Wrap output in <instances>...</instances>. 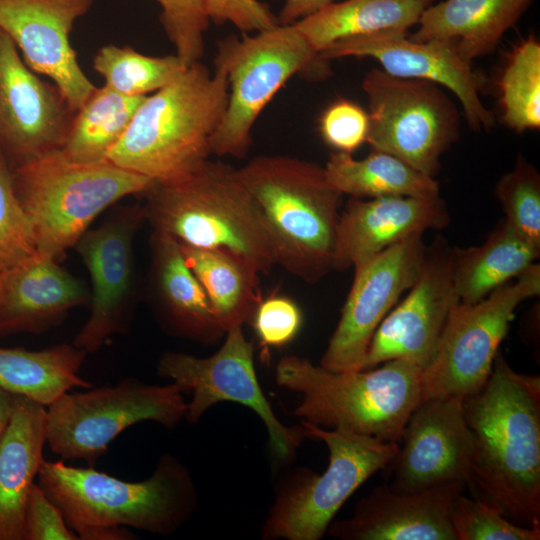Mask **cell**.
Listing matches in <instances>:
<instances>
[{
	"label": "cell",
	"instance_id": "obj_16",
	"mask_svg": "<svg viewBox=\"0 0 540 540\" xmlns=\"http://www.w3.org/2000/svg\"><path fill=\"white\" fill-rule=\"evenodd\" d=\"M451 254L452 247L442 236L426 248L418 278L376 329L360 370L399 358L422 371L431 363L450 312L460 302L452 281Z\"/></svg>",
	"mask_w": 540,
	"mask_h": 540
},
{
	"label": "cell",
	"instance_id": "obj_45",
	"mask_svg": "<svg viewBox=\"0 0 540 540\" xmlns=\"http://www.w3.org/2000/svg\"><path fill=\"white\" fill-rule=\"evenodd\" d=\"M2 273H0V282H1Z\"/></svg>",
	"mask_w": 540,
	"mask_h": 540
},
{
	"label": "cell",
	"instance_id": "obj_35",
	"mask_svg": "<svg viewBox=\"0 0 540 540\" xmlns=\"http://www.w3.org/2000/svg\"><path fill=\"white\" fill-rule=\"evenodd\" d=\"M494 192L504 220L540 248V175L536 167L519 155L513 169L497 181Z\"/></svg>",
	"mask_w": 540,
	"mask_h": 540
},
{
	"label": "cell",
	"instance_id": "obj_42",
	"mask_svg": "<svg viewBox=\"0 0 540 540\" xmlns=\"http://www.w3.org/2000/svg\"><path fill=\"white\" fill-rule=\"evenodd\" d=\"M208 17L217 24L231 23L243 33L278 25L277 17L259 0H204Z\"/></svg>",
	"mask_w": 540,
	"mask_h": 540
},
{
	"label": "cell",
	"instance_id": "obj_3",
	"mask_svg": "<svg viewBox=\"0 0 540 540\" xmlns=\"http://www.w3.org/2000/svg\"><path fill=\"white\" fill-rule=\"evenodd\" d=\"M228 82L201 63L186 66L146 96L107 160L155 183L186 178L212 155L211 140L224 115Z\"/></svg>",
	"mask_w": 540,
	"mask_h": 540
},
{
	"label": "cell",
	"instance_id": "obj_19",
	"mask_svg": "<svg viewBox=\"0 0 540 540\" xmlns=\"http://www.w3.org/2000/svg\"><path fill=\"white\" fill-rule=\"evenodd\" d=\"M318 54L328 61L344 57H370L392 76L444 86L459 100L472 129L489 131L494 124L492 113L480 99L483 78L459 54L451 41L416 42L407 33H379L336 41Z\"/></svg>",
	"mask_w": 540,
	"mask_h": 540
},
{
	"label": "cell",
	"instance_id": "obj_5",
	"mask_svg": "<svg viewBox=\"0 0 540 540\" xmlns=\"http://www.w3.org/2000/svg\"><path fill=\"white\" fill-rule=\"evenodd\" d=\"M278 386L300 396L301 421L400 444L404 427L422 401V369L393 359L369 370L333 372L309 359L288 355L275 369Z\"/></svg>",
	"mask_w": 540,
	"mask_h": 540
},
{
	"label": "cell",
	"instance_id": "obj_12",
	"mask_svg": "<svg viewBox=\"0 0 540 540\" xmlns=\"http://www.w3.org/2000/svg\"><path fill=\"white\" fill-rule=\"evenodd\" d=\"M540 293V265L533 263L474 304L457 303L443 329L436 354L422 371V400L466 397L487 381L498 347L516 308Z\"/></svg>",
	"mask_w": 540,
	"mask_h": 540
},
{
	"label": "cell",
	"instance_id": "obj_43",
	"mask_svg": "<svg viewBox=\"0 0 540 540\" xmlns=\"http://www.w3.org/2000/svg\"><path fill=\"white\" fill-rule=\"evenodd\" d=\"M336 0H285L279 16L278 23L288 25L313 14L319 9Z\"/></svg>",
	"mask_w": 540,
	"mask_h": 540
},
{
	"label": "cell",
	"instance_id": "obj_34",
	"mask_svg": "<svg viewBox=\"0 0 540 540\" xmlns=\"http://www.w3.org/2000/svg\"><path fill=\"white\" fill-rule=\"evenodd\" d=\"M186 67L176 55H144L130 46L108 44L93 58L104 85L126 96H148L173 81Z\"/></svg>",
	"mask_w": 540,
	"mask_h": 540
},
{
	"label": "cell",
	"instance_id": "obj_22",
	"mask_svg": "<svg viewBox=\"0 0 540 540\" xmlns=\"http://www.w3.org/2000/svg\"><path fill=\"white\" fill-rule=\"evenodd\" d=\"M450 215L440 197H351L340 213L334 270L345 271L412 235L448 226Z\"/></svg>",
	"mask_w": 540,
	"mask_h": 540
},
{
	"label": "cell",
	"instance_id": "obj_9",
	"mask_svg": "<svg viewBox=\"0 0 540 540\" xmlns=\"http://www.w3.org/2000/svg\"><path fill=\"white\" fill-rule=\"evenodd\" d=\"M300 424L306 437L326 444L329 464L321 474L299 469L282 483L262 525L264 540L321 539L347 499L386 468L400 445L304 421Z\"/></svg>",
	"mask_w": 540,
	"mask_h": 540
},
{
	"label": "cell",
	"instance_id": "obj_8",
	"mask_svg": "<svg viewBox=\"0 0 540 540\" xmlns=\"http://www.w3.org/2000/svg\"><path fill=\"white\" fill-rule=\"evenodd\" d=\"M230 35L218 44L215 68L224 71L228 101L211 140L216 156L243 158L251 144V131L260 113L295 74L323 78L329 61L308 44L295 24Z\"/></svg>",
	"mask_w": 540,
	"mask_h": 540
},
{
	"label": "cell",
	"instance_id": "obj_29",
	"mask_svg": "<svg viewBox=\"0 0 540 540\" xmlns=\"http://www.w3.org/2000/svg\"><path fill=\"white\" fill-rule=\"evenodd\" d=\"M179 245L224 331L251 323L262 300L258 270L245 258L226 250Z\"/></svg>",
	"mask_w": 540,
	"mask_h": 540
},
{
	"label": "cell",
	"instance_id": "obj_37",
	"mask_svg": "<svg viewBox=\"0 0 540 540\" xmlns=\"http://www.w3.org/2000/svg\"><path fill=\"white\" fill-rule=\"evenodd\" d=\"M38 253L30 220L12 185L11 168L0 151V273Z\"/></svg>",
	"mask_w": 540,
	"mask_h": 540
},
{
	"label": "cell",
	"instance_id": "obj_38",
	"mask_svg": "<svg viewBox=\"0 0 540 540\" xmlns=\"http://www.w3.org/2000/svg\"><path fill=\"white\" fill-rule=\"evenodd\" d=\"M161 6L160 22L175 48V55L189 66L201 61L209 17L204 0H156Z\"/></svg>",
	"mask_w": 540,
	"mask_h": 540
},
{
	"label": "cell",
	"instance_id": "obj_41",
	"mask_svg": "<svg viewBox=\"0 0 540 540\" xmlns=\"http://www.w3.org/2000/svg\"><path fill=\"white\" fill-rule=\"evenodd\" d=\"M24 540H79L60 509L36 482L25 504Z\"/></svg>",
	"mask_w": 540,
	"mask_h": 540
},
{
	"label": "cell",
	"instance_id": "obj_10",
	"mask_svg": "<svg viewBox=\"0 0 540 540\" xmlns=\"http://www.w3.org/2000/svg\"><path fill=\"white\" fill-rule=\"evenodd\" d=\"M185 391L176 383L155 385L125 378L115 386L69 391L46 409L47 445L62 460L94 466L110 443L143 421L174 429L185 419Z\"/></svg>",
	"mask_w": 540,
	"mask_h": 540
},
{
	"label": "cell",
	"instance_id": "obj_25",
	"mask_svg": "<svg viewBox=\"0 0 540 540\" xmlns=\"http://www.w3.org/2000/svg\"><path fill=\"white\" fill-rule=\"evenodd\" d=\"M46 406L17 396L0 438V540H24V509L47 444Z\"/></svg>",
	"mask_w": 540,
	"mask_h": 540
},
{
	"label": "cell",
	"instance_id": "obj_23",
	"mask_svg": "<svg viewBox=\"0 0 540 540\" xmlns=\"http://www.w3.org/2000/svg\"><path fill=\"white\" fill-rule=\"evenodd\" d=\"M89 299L88 288L79 279L38 252L2 273L0 336L44 332Z\"/></svg>",
	"mask_w": 540,
	"mask_h": 540
},
{
	"label": "cell",
	"instance_id": "obj_32",
	"mask_svg": "<svg viewBox=\"0 0 540 540\" xmlns=\"http://www.w3.org/2000/svg\"><path fill=\"white\" fill-rule=\"evenodd\" d=\"M145 98L126 96L106 85L96 87L76 110L61 150L78 163L107 160Z\"/></svg>",
	"mask_w": 540,
	"mask_h": 540
},
{
	"label": "cell",
	"instance_id": "obj_40",
	"mask_svg": "<svg viewBox=\"0 0 540 540\" xmlns=\"http://www.w3.org/2000/svg\"><path fill=\"white\" fill-rule=\"evenodd\" d=\"M299 306L290 298L272 295L258 304L251 323L261 345L280 347L294 339L302 325Z\"/></svg>",
	"mask_w": 540,
	"mask_h": 540
},
{
	"label": "cell",
	"instance_id": "obj_21",
	"mask_svg": "<svg viewBox=\"0 0 540 540\" xmlns=\"http://www.w3.org/2000/svg\"><path fill=\"white\" fill-rule=\"evenodd\" d=\"M466 490L460 480L414 492L381 484L357 502L350 517L333 520L326 533L340 540H456L449 513Z\"/></svg>",
	"mask_w": 540,
	"mask_h": 540
},
{
	"label": "cell",
	"instance_id": "obj_1",
	"mask_svg": "<svg viewBox=\"0 0 540 540\" xmlns=\"http://www.w3.org/2000/svg\"><path fill=\"white\" fill-rule=\"evenodd\" d=\"M462 406L474 437L467 489L512 522L540 526V377L514 371L497 352L487 381Z\"/></svg>",
	"mask_w": 540,
	"mask_h": 540
},
{
	"label": "cell",
	"instance_id": "obj_17",
	"mask_svg": "<svg viewBox=\"0 0 540 540\" xmlns=\"http://www.w3.org/2000/svg\"><path fill=\"white\" fill-rule=\"evenodd\" d=\"M75 112L0 29V151L10 167L62 149Z\"/></svg>",
	"mask_w": 540,
	"mask_h": 540
},
{
	"label": "cell",
	"instance_id": "obj_24",
	"mask_svg": "<svg viewBox=\"0 0 540 540\" xmlns=\"http://www.w3.org/2000/svg\"><path fill=\"white\" fill-rule=\"evenodd\" d=\"M149 245V298L161 327L172 336L203 345L219 342L226 332L187 266L178 241L152 230Z\"/></svg>",
	"mask_w": 540,
	"mask_h": 540
},
{
	"label": "cell",
	"instance_id": "obj_14",
	"mask_svg": "<svg viewBox=\"0 0 540 540\" xmlns=\"http://www.w3.org/2000/svg\"><path fill=\"white\" fill-rule=\"evenodd\" d=\"M144 222L143 206L118 208L74 246L89 273L91 293L89 316L72 344L87 354L130 328L137 286L133 243Z\"/></svg>",
	"mask_w": 540,
	"mask_h": 540
},
{
	"label": "cell",
	"instance_id": "obj_2",
	"mask_svg": "<svg viewBox=\"0 0 540 540\" xmlns=\"http://www.w3.org/2000/svg\"><path fill=\"white\" fill-rule=\"evenodd\" d=\"M37 484L79 540H132L129 528L170 535L194 514L198 494L187 467L162 455L152 475L129 482L64 460H44Z\"/></svg>",
	"mask_w": 540,
	"mask_h": 540
},
{
	"label": "cell",
	"instance_id": "obj_26",
	"mask_svg": "<svg viewBox=\"0 0 540 540\" xmlns=\"http://www.w3.org/2000/svg\"><path fill=\"white\" fill-rule=\"evenodd\" d=\"M533 0H443L430 5L408 36L416 42L451 41L468 62L492 52Z\"/></svg>",
	"mask_w": 540,
	"mask_h": 540
},
{
	"label": "cell",
	"instance_id": "obj_28",
	"mask_svg": "<svg viewBox=\"0 0 540 540\" xmlns=\"http://www.w3.org/2000/svg\"><path fill=\"white\" fill-rule=\"evenodd\" d=\"M435 0H344L308 15L295 26L319 53L330 44L357 36L407 33Z\"/></svg>",
	"mask_w": 540,
	"mask_h": 540
},
{
	"label": "cell",
	"instance_id": "obj_20",
	"mask_svg": "<svg viewBox=\"0 0 540 540\" xmlns=\"http://www.w3.org/2000/svg\"><path fill=\"white\" fill-rule=\"evenodd\" d=\"M95 0H0V29L34 72L50 78L76 111L96 86L83 72L70 33Z\"/></svg>",
	"mask_w": 540,
	"mask_h": 540
},
{
	"label": "cell",
	"instance_id": "obj_39",
	"mask_svg": "<svg viewBox=\"0 0 540 540\" xmlns=\"http://www.w3.org/2000/svg\"><path fill=\"white\" fill-rule=\"evenodd\" d=\"M319 132L323 141L336 152L352 154L367 142L368 112L351 100L338 99L323 111Z\"/></svg>",
	"mask_w": 540,
	"mask_h": 540
},
{
	"label": "cell",
	"instance_id": "obj_31",
	"mask_svg": "<svg viewBox=\"0 0 540 540\" xmlns=\"http://www.w3.org/2000/svg\"><path fill=\"white\" fill-rule=\"evenodd\" d=\"M324 167L329 181L350 197L440 196V187L434 177L386 152L371 150L360 160L348 153L335 152Z\"/></svg>",
	"mask_w": 540,
	"mask_h": 540
},
{
	"label": "cell",
	"instance_id": "obj_36",
	"mask_svg": "<svg viewBox=\"0 0 540 540\" xmlns=\"http://www.w3.org/2000/svg\"><path fill=\"white\" fill-rule=\"evenodd\" d=\"M449 520L456 540H539L540 526L524 527L509 520L494 504L458 495Z\"/></svg>",
	"mask_w": 540,
	"mask_h": 540
},
{
	"label": "cell",
	"instance_id": "obj_33",
	"mask_svg": "<svg viewBox=\"0 0 540 540\" xmlns=\"http://www.w3.org/2000/svg\"><path fill=\"white\" fill-rule=\"evenodd\" d=\"M502 121L517 133L540 127V43L523 39L508 55L498 82Z\"/></svg>",
	"mask_w": 540,
	"mask_h": 540
},
{
	"label": "cell",
	"instance_id": "obj_15",
	"mask_svg": "<svg viewBox=\"0 0 540 540\" xmlns=\"http://www.w3.org/2000/svg\"><path fill=\"white\" fill-rule=\"evenodd\" d=\"M427 246L412 235L353 268L354 279L320 365L333 372L359 371L371 339L421 271Z\"/></svg>",
	"mask_w": 540,
	"mask_h": 540
},
{
	"label": "cell",
	"instance_id": "obj_30",
	"mask_svg": "<svg viewBox=\"0 0 540 540\" xmlns=\"http://www.w3.org/2000/svg\"><path fill=\"white\" fill-rule=\"evenodd\" d=\"M86 355L66 343L39 351L0 347V388L47 407L73 388L93 387L79 375Z\"/></svg>",
	"mask_w": 540,
	"mask_h": 540
},
{
	"label": "cell",
	"instance_id": "obj_44",
	"mask_svg": "<svg viewBox=\"0 0 540 540\" xmlns=\"http://www.w3.org/2000/svg\"><path fill=\"white\" fill-rule=\"evenodd\" d=\"M16 395L0 388V438L5 431L14 410Z\"/></svg>",
	"mask_w": 540,
	"mask_h": 540
},
{
	"label": "cell",
	"instance_id": "obj_11",
	"mask_svg": "<svg viewBox=\"0 0 540 540\" xmlns=\"http://www.w3.org/2000/svg\"><path fill=\"white\" fill-rule=\"evenodd\" d=\"M362 89L368 100L371 150L389 153L435 177L442 155L459 135L457 108L439 85L374 68Z\"/></svg>",
	"mask_w": 540,
	"mask_h": 540
},
{
	"label": "cell",
	"instance_id": "obj_27",
	"mask_svg": "<svg viewBox=\"0 0 540 540\" xmlns=\"http://www.w3.org/2000/svg\"><path fill=\"white\" fill-rule=\"evenodd\" d=\"M539 256L540 248L504 219L481 245L452 247L451 274L460 303L481 301L511 278H516Z\"/></svg>",
	"mask_w": 540,
	"mask_h": 540
},
{
	"label": "cell",
	"instance_id": "obj_13",
	"mask_svg": "<svg viewBox=\"0 0 540 540\" xmlns=\"http://www.w3.org/2000/svg\"><path fill=\"white\" fill-rule=\"evenodd\" d=\"M224 337L221 347L208 357L164 352L158 359V375L192 392L185 415L188 423L197 424L219 402H236L263 421L269 447L278 459L293 458L307 438L302 425L286 426L277 418L258 382L253 345L245 338L242 326L231 328Z\"/></svg>",
	"mask_w": 540,
	"mask_h": 540
},
{
	"label": "cell",
	"instance_id": "obj_18",
	"mask_svg": "<svg viewBox=\"0 0 540 540\" xmlns=\"http://www.w3.org/2000/svg\"><path fill=\"white\" fill-rule=\"evenodd\" d=\"M462 397L422 400L403 430L401 446L386 466L396 492H414L444 482H470L474 437L467 425Z\"/></svg>",
	"mask_w": 540,
	"mask_h": 540
},
{
	"label": "cell",
	"instance_id": "obj_6",
	"mask_svg": "<svg viewBox=\"0 0 540 540\" xmlns=\"http://www.w3.org/2000/svg\"><path fill=\"white\" fill-rule=\"evenodd\" d=\"M144 195L153 231L190 247L232 252L262 274L276 264L263 213L231 165L208 159L186 178L154 183Z\"/></svg>",
	"mask_w": 540,
	"mask_h": 540
},
{
	"label": "cell",
	"instance_id": "obj_7",
	"mask_svg": "<svg viewBox=\"0 0 540 540\" xmlns=\"http://www.w3.org/2000/svg\"><path fill=\"white\" fill-rule=\"evenodd\" d=\"M10 168L38 252L57 261L108 207L126 196L146 193L155 183L109 160L75 162L61 149Z\"/></svg>",
	"mask_w": 540,
	"mask_h": 540
},
{
	"label": "cell",
	"instance_id": "obj_4",
	"mask_svg": "<svg viewBox=\"0 0 540 540\" xmlns=\"http://www.w3.org/2000/svg\"><path fill=\"white\" fill-rule=\"evenodd\" d=\"M270 234L275 263L307 283L334 270L344 194L325 167L286 155H261L238 169Z\"/></svg>",
	"mask_w": 540,
	"mask_h": 540
}]
</instances>
